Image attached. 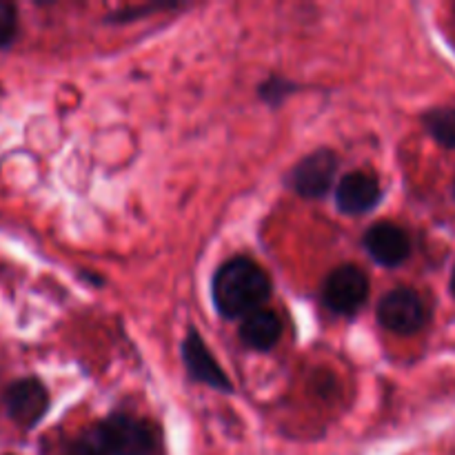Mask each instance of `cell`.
<instances>
[{"label": "cell", "mask_w": 455, "mask_h": 455, "mask_svg": "<svg viewBox=\"0 0 455 455\" xmlns=\"http://www.w3.org/2000/svg\"><path fill=\"white\" fill-rule=\"evenodd\" d=\"M109 455H149L156 447L154 429L129 413H111L100 422Z\"/></svg>", "instance_id": "obj_5"}, {"label": "cell", "mask_w": 455, "mask_h": 455, "mask_svg": "<svg viewBox=\"0 0 455 455\" xmlns=\"http://www.w3.org/2000/svg\"><path fill=\"white\" fill-rule=\"evenodd\" d=\"M449 291H451V296L455 298V267H453V274H451V280H449Z\"/></svg>", "instance_id": "obj_15"}, {"label": "cell", "mask_w": 455, "mask_h": 455, "mask_svg": "<svg viewBox=\"0 0 455 455\" xmlns=\"http://www.w3.org/2000/svg\"><path fill=\"white\" fill-rule=\"evenodd\" d=\"M240 340L253 351H271L278 345L280 336H283V323L278 315L269 309H258L243 318L240 324Z\"/></svg>", "instance_id": "obj_10"}, {"label": "cell", "mask_w": 455, "mask_h": 455, "mask_svg": "<svg viewBox=\"0 0 455 455\" xmlns=\"http://www.w3.org/2000/svg\"><path fill=\"white\" fill-rule=\"evenodd\" d=\"M363 247L373 262L387 267V269L404 265L411 256V238H409L407 231L395 222L387 220L376 222L364 231Z\"/></svg>", "instance_id": "obj_8"}, {"label": "cell", "mask_w": 455, "mask_h": 455, "mask_svg": "<svg viewBox=\"0 0 455 455\" xmlns=\"http://www.w3.org/2000/svg\"><path fill=\"white\" fill-rule=\"evenodd\" d=\"M451 194H453V198H455V178H453V185H451Z\"/></svg>", "instance_id": "obj_16"}, {"label": "cell", "mask_w": 455, "mask_h": 455, "mask_svg": "<svg viewBox=\"0 0 455 455\" xmlns=\"http://www.w3.org/2000/svg\"><path fill=\"white\" fill-rule=\"evenodd\" d=\"M271 296V278L256 260L234 256L212 278V300L225 320H243L262 309Z\"/></svg>", "instance_id": "obj_1"}, {"label": "cell", "mask_w": 455, "mask_h": 455, "mask_svg": "<svg viewBox=\"0 0 455 455\" xmlns=\"http://www.w3.org/2000/svg\"><path fill=\"white\" fill-rule=\"evenodd\" d=\"M336 207L345 216H363L373 212L382 200V187L373 173L351 172L336 187Z\"/></svg>", "instance_id": "obj_9"}, {"label": "cell", "mask_w": 455, "mask_h": 455, "mask_svg": "<svg viewBox=\"0 0 455 455\" xmlns=\"http://www.w3.org/2000/svg\"><path fill=\"white\" fill-rule=\"evenodd\" d=\"M67 455H109V449H107L100 425L89 427V429H84L83 434L76 435V438L69 443Z\"/></svg>", "instance_id": "obj_12"}, {"label": "cell", "mask_w": 455, "mask_h": 455, "mask_svg": "<svg viewBox=\"0 0 455 455\" xmlns=\"http://www.w3.org/2000/svg\"><path fill=\"white\" fill-rule=\"evenodd\" d=\"M376 318L380 327L398 336H411L427 324V305L411 287H395L378 302Z\"/></svg>", "instance_id": "obj_3"}, {"label": "cell", "mask_w": 455, "mask_h": 455, "mask_svg": "<svg viewBox=\"0 0 455 455\" xmlns=\"http://www.w3.org/2000/svg\"><path fill=\"white\" fill-rule=\"evenodd\" d=\"M18 36V12L12 3L0 0V49H9Z\"/></svg>", "instance_id": "obj_14"}, {"label": "cell", "mask_w": 455, "mask_h": 455, "mask_svg": "<svg viewBox=\"0 0 455 455\" xmlns=\"http://www.w3.org/2000/svg\"><path fill=\"white\" fill-rule=\"evenodd\" d=\"M296 92L298 84L293 83V80L283 78V76H271V78H267L265 83H260V87H258V96H260L267 105L274 107V109L283 105V102Z\"/></svg>", "instance_id": "obj_13"}, {"label": "cell", "mask_w": 455, "mask_h": 455, "mask_svg": "<svg viewBox=\"0 0 455 455\" xmlns=\"http://www.w3.org/2000/svg\"><path fill=\"white\" fill-rule=\"evenodd\" d=\"M180 354L191 380L198 382V385L212 387V389L220 391V394H231L234 387H231L229 378L222 371V367L218 364V360L213 358V354L209 351V347L204 345L203 336H200L196 327H187Z\"/></svg>", "instance_id": "obj_7"}, {"label": "cell", "mask_w": 455, "mask_h": 455, "mask_svg": "<svg viewBox=\"0 0 455 455\" xmlns=\"http://www.w3.org/2000/svg\"><path fill=\"white\" fill-rule=\"evenodd\" d=\"M338 172V158L331 149L311 151L289 172L287 185L293 194L307 200H320L331 191Z\"/></svg>", "instance_id": "obj_4"}, {"label": "cell", "mask_w": 455, "mask_h": 455, "mask_svg": "<svg viewBox=\"0 0 455 455\" xmlns=\"http://www.w3.org/2000/svg\"><path fill=\"white\" fill-rule=\"evenodd\" d=\"M7 416L22 429H34L49 409V391L38 378H20L4 389Z\"/></svg>", "instance_id": "obj_6"}, {"label": "cell", "mask_w": 455, "mask_h": 455, "mask_svg": "<svg viewBox=\"0 0 455 455\" xmlns=\"http://www.w3.org/2000/svg\"><path fill=\"white\" fill-rule=\"evenodd\" d=\"M425 132L444 149H455V105L431 107L422 116Z\"/></svg>", "instance_id": "obj_11"}, {"label": "cell", "mask_w": 455, "mask_h": 455, "mask_svg": "<svg viewBox=\"0 0 455 455\" xmlns=\"http://www.w3.org/2000/svg\"><path fill=\"white\" fill-rule=\"evenodd\" d=\"M320 298L331 314L354 318L369 298L367 274L355 265H340L323 283Z\"/></svg>", "instance_id": "obj_2"}]
</instances>
